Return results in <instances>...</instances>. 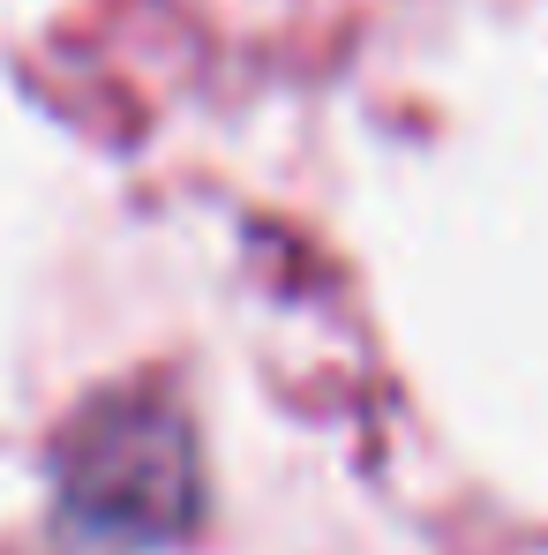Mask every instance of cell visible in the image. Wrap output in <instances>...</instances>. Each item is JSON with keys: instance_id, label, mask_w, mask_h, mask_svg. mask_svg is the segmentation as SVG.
<instances>
[{"instance_id": "6da1fadb", "label": "cell", "mask_w": 548, "mask_h": 555, "mask_svg": "<svg viewBox=\"0 0 548 555\" xmlns=\"http://www.w3.org/2000/svg\"><path fill=\"white\" fill-rule=\"evenodd\" d=\"M203 503L188 421L158 398H105L61 443V511L91 541L158 548L181 541Z\"/></svg>"}]
</instances>
